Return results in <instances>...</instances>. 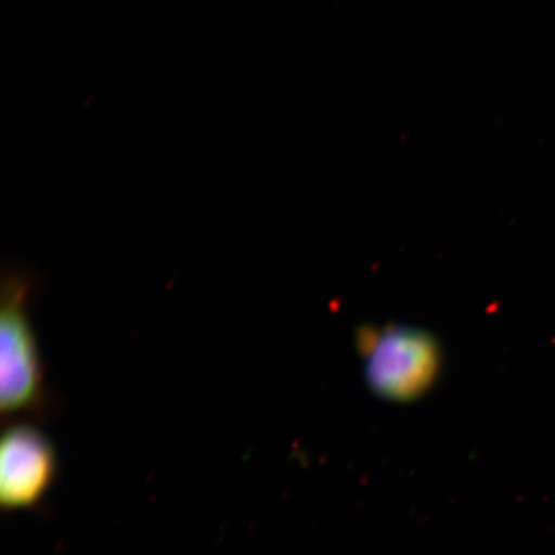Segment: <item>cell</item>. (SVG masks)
Here are the masks:
<instances>
[{
  "label": "cell",
  "mask_w": 555,
  "mask_h": 555,
  "mask_svg": "<svg viewBox=\"0 0 555 555\" xmlns=\"http://www.w3.org/2000/svg\"><path fill=\"white\" fill-rule=\"evenodd\" d=\"M31 275L4 268L0 288V412L3 418H44L52 399L47 390L37 337L31 325Z\"/></svg>",
  "instance_id": "1"
},
{
  "label": "cell",
  "mask_w": 555,
  "mask_h": 555,
  "mask_svg": "<svg viewBox=\"0 0 555 555\" xmlns=\"http://www.w3.org/2000/svg\"><path fill=\"white\" fill-rule=\"evenodd\" d=\"M358 349L366 384L382 399L414 401L439 378L441 349L427 331L409 325L363 328Z\"/></svg>",
  "instance_id": "2"
},
{
  "label": "cell",
  "mask_w": 555,
  "mask_h": 555,
  "mask_svg": "<svg viewBox=\"0 0 555 555\" xmlns=\"http://www.w3.org/2000/svg\"><path fill=\"white\" fill-rule=\"evenodd\" d=\"M57 474L53 443L30 423H12L0 441V499L10 509L38 503Z\"/></svg>",
  "instance_id": "3"
}]
</instances>
